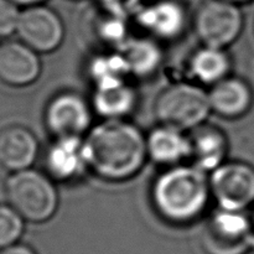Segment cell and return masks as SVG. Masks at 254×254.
<instances>
[{"label": "cell", "instance_id": "cell-28", "mask_svg": "<svg viewBox=\"0 0 254 254\" xmlns=\"http://www.w3.org/2000/svg\"><path fill=\"white\" fill-rule=\"evenodd\" d=\"M253 223H254V217H253Z\"/></svg>", "mask_w": 254, "mask_h": 254}, {"label": "cell", "instance_id": "cell-10", "mask_svg": "<svg viewBox=\"0 0 254 254\" xmlns=\"http://www.w3.org/2000/svg\"><path fill=\"white\" fill-rule=\"evenodd\" d=\"M45 170L55 183H72L88 173L83 138H55L45 154Z\"/></svg>", "mask_w": 254, "mask_h": 254}, {"label": "cell", "instance_id": "cell-19", "mask_svg": "<svg viewBox=\"0 0 254 254\" xmlns=\"http://www.w3.org/2000/svg\"><path fill=\"white\" fill-rule=\"evenodd\" d=\"M231 59L225 49L202 46L196 50L189 61V71L197 82L213 86L230 76Z\"/></svg>", "mask_w": 254, "mask_h": 254}, {"label": "cell", "instance_id": "cell-23", "mask_svg": "<svg viewBox=\"0 0 254 254\" xmlns=\"http://www.w3.org/2000/svg\"><path fill=\"white\" fill-rule=\"evenodd\" d=\"M20 14L17 5L11 0H0V36L16 31Z\"/></svg>", "mask_w": 254, "mask_h": 254}, {"label": "cell", "instance_id": "cell-24", "mask_svg": "<svg viewBox=\"0 0 254 254\" xmlns=\"http://www.w3.org/2000/svg\"><path fill=\"white\" fill-rule=\"evenodd\" d=\"M97 1L102 10L122 17L135 15L145 4L144 0H97Z\"/></svg>", "mask_w": 254, "mask_h": 254}, {"label": "cell", "instance_id": "cell-16", "mask_svg": "<svg viewBox=\"0 0 254 254\" xmlns=\"http://www.w3.org/2000/svg\"><path fill=\"white\" fill-rule=\"evenodd\" d=\"M191 160L205 173H212L226 161L228 139L220 128L202 124L190 133Z\"/></svg>", "mask_w": 254, "mask_h": 254}, {"label": "cell", "instance_id": "cell-20", "mask_svg": "<svg viewBox=\"0 0 254 254\" xmlns=\"http://www.w3.org/2000/svg\"><path fill=\"white\" fill-rule=\"evenodd\" d=\"M88 77L94 87L119 83L130 76L128 64L119 50L104 51L92 57L87 66Z\"/></svg>", "mask_w": 254, "mask_h": 254}, {"label": "cell", "instance_id": "cell-7", "mask_svg": "<svg viewBox=\"0 0 254 254\" xmlns=\"http://www.w3.org/2000/svg\"><path fill=\"white\" fill-rule=\"evenodd\" d=\"M210 189L218 207L243 212L254 203V168L243 161H225L211 173Z\"/></svg>", "mask_w": 254, "mask_h": 254}, {"label": "cell", "instance_id": "cell-3", "mask_svg": "<svg viewBox=\"0 0 254 254\" xmlns=\"http://www.w3.org/2000/svg\"><path fill=\"white\" fill-rule=\"evenodd\" d=\"M5 196L7 205L31 223L46 222L59 208L55 181L47 174L31 169L12 173L5 184Z\"/></svg>", "mask_w": 254, "mask_h": 254}, {"label": "cell", "instance_id": "cell-5", "mask_svg": "<svg viewBox=\"0 0 254 254\" xmlns=\"http://www.w3.org/2000/svg\"><path fill=\"white\" fill-rule=\"evenodd\" d=\"M193 31L205 46L226 49L232 45L243 29L240 5L227 0H205L196 9Z\"/></svg>", "mask_w": 254, "mask_h": 254}, {"label": "cell", "instance_id": "cell-11", "mask_svg": "<svg viewBox=\"0 0 254 254\" xmlns=\"http://www.w3.org/2000/svg\"><path fill=\"white\" fill-rule=\"evenodd\" d=\"M134 16L139 26L156 41L178 39L188 24L185 7L175 0H155L144 4Z\"/></svg>", "mask_w": 254, "mask_h": 254}, {"label": "cell", "instance_id": "cell-2", "mask_svg": "<svg viewBox=\"0 0 254 254\" xmlns=\"http://www.w3.org/2000/svg\"><path fill=\"white\" fill-rule=\"evenodd\" d=\"M210 198V178L195 165L166 168L156 176L150 189L153 208L171 225H189L197 220Z\"/></svg>", "mask_w": 254, "mask_h": 254}, {"label": "cell", "instance_id": "cell-17", "mask_svg": "<svg viewBox=\"0 0 254 254\" xmlns=\"http://www.w3.org/2000/svg\"><path fill=\"white\" fill-rule=\"evenodd\" d=\"M138 96L127 81L94 87L91 106L103 121L126 119L135 109Z\"/></svg>", "mask_w": 254, "mask_h": 254}, {"label": "cell", "instance_id": "cell-13", "mask_svg": "<svg viewBox=\"0 0 254 254\" xmlns=\"http://www.w3.org/2000/svg\"><path fill=\"white\" fill-rule=\"evenodd\" d=\"M39 155V141L30 129L19 124L0 129V168L10 173L27 170Z\"/></svg>", "mask_w": 254, "mask_h": 254}, {"label": "cell", "instance_id": "cell-6", "mask_svg": "<svg viewBox=\"0 0 254 254\" xmlns=\"http://www.w3.org/2000/svg\"><path fill=\"white\" fill-rule=\"evenodd\" d=\"M252 240V222L241 211L218 207L206 222L202 245L208 254H243Z\"/></svg>", "mask_w": 254, "mask_h": 254}, {"label": "cell", "instance_id": "cell-18", "mask_svg": "<svg viewBox=\"0 0 254 254\" xmlns=\"http://www.w3.org/2000/svg\"><path fill=\"white\" fill-rule=\"evenodd\" d=\"M131 76L146 78L158 72L164 60L163 50L153 37L129 39L119 49Z\"/></svg>", "mask_w": 254, "mask_h": 254}, {"label": "cell", "instance_id": "cell-22", "mask_svg": "<svg viewBox=\"0 0 254 254\" xmlns=\"http://www.w3.org/2000/svg\"><path fill=\"white\" fill-rule=\"evenodd\" d=\"M25 220L10 205H0V250L16 245L24 233Z\"/></svg>", "mask_w": 254, "mask_h": 254}, {"label": "cell", "instance_id": "cell-1", "mask_svg": "<svg viewBox=\"0 0 254 254\" xmlns=\"http://www.w3.org/2000/svg\"><path fill=\"white\" fill-rule=\"evenodd\" d=\"M88 169L107 183H124L144 168L146 135L126 119L103 121L83 136Z\"/></svg>", "mask_w": 254, "mask_h": 254}, {"label": "cell", "instance_id": "cell-14", "mask_svg": "<svg viewBox=\"0 0 254 254\" xmlns=\"http://www.w3.org/2000/svg\"><path fill=\"white\" fill-rule=\"evenodd\" d=\"M148 159L165 168L181 165L191 158L190 135L178 128L159 124L146 135Z\"/></svg>", "mask_w": 254, "mask_h": 254}, {"label": "cell", "instance_id": "cell-8", "mask_svg": "<svg viewBox=\"0 0 254 254\" xmlns=\"http://www.w3.org/2000/svg\"><path fill=\"white\" fill-rule=\"evenodd\" d=\"M93 108L79 93L72 91L55 94L44 111V123L55 138H83L92 128Z\"/></svg>", "mask_w": 254, "mask_h": 254}, {"label": "cell", "instance_id": "cell-27", "mask_svg": "<svg viewBox=\"0 0 254 254\" xmlns=\"http://www.w3.org/2000/svg\"><path fill=\"white\" fill-rule=\"evenodd\" d=\"M227 1H232V2H236V4H242V2H247L250 1V0H227Z\"/></svg>", "mask_w": 254, "mask_h": 254}, {"label": "cell", "instance_id": "cell-21", "mask_svg": "<svg viewBox=\"0 0 254 254\" xmlns=\"http://www.w3.org/2000/svg\"><path fill=\"white\" fill-rule=\"evenodd\" d=\"M93 37L102 46L107 47V51L119 50L129 40L127 17L101 9L93 21Z\"/></svg>", "mask_w": 254, "mask_h": 254}, {"label": "cell", "instance_id": "cell-25", "mask_svg": "<svg viewBox=\"0 0 254 254\" xmlns=\"http://www.w3.org/2000/svg\"><path fill=\"white\" fill-rule=\"evenodd\" d=\"M0 254H36L30 247L24 245H14L0 250Z\"/></svg>", "mask_w": 254, "mask_h": 254}, {"label": "cell", "instance_id": "cell-4", "mask_svg": "<svg viewBox=\"0 0 254 254\" xmlns=\"http://www.w3.org/2000/svg\"><path fill=\"white\" fill-rule=\"evenodd\" d=\"M211 113L208 92L192 83H171L154 102V116L159 124L191 131L205 124Z\"/></svg>", "mask_w": 254, "mask_h": 254}, {"label": "cell", "instance_id": "cell-26", "mask_svg": "<svg viewBox=\"0 0 254 254\" xmlns=\"http://www.w3.org/2000/svg\"><path fill=\"white\" fill-rule=\"evenodd\" d=\"M11 1L15 2L17 6L29 7V6H35V5L44 4L46 0H11Z\"/></svg>", "mask_w": 254, "mask_h": 254}, {"label": "cell", "instance_id": "cell-15", "mask_svg": "<svg viewBox=\"0 0 254 254\" xmlns=\"http://www.w3.org/2000/svg\"><path fill=\"white\" fill-rule=\"evenodd\" d=\"M208 99L212 113L225 119H237L250 111L253 94L247 82L228 76L211 86Z\"/></svg>", "mask_w": 254, "mask_h": 254}, {"label": "cell", "instance_id": "cell-9", "mask_svg": "<svg viewBox=\"0 0 254 254\" xmlns=\"http://www.w3.org/2000/svg\"><path fill=\"white\" fill-rule=\"evenodd\" d=\"M16 32L21 42L37 54H50L61 46L64 25L51 7L44 4L29 6L20 14Z\"/></svg>", "mask_w": 254, "mask_h": 254}, {"label": "cell", "instance_id": "cell-12", "mask_svg": "<svg viewBox=\"0 0 254 254\" xmlns=\"http://www.w3.org/2000/svg\"><path fill=\"white\" fill-rule=\"evenodd\" d=\"M41 74L39 54L21 41L0 46V82L10 87H26Z\"/></svg>", "mask_w": 254, "mask_h": 254}]
</instances>
